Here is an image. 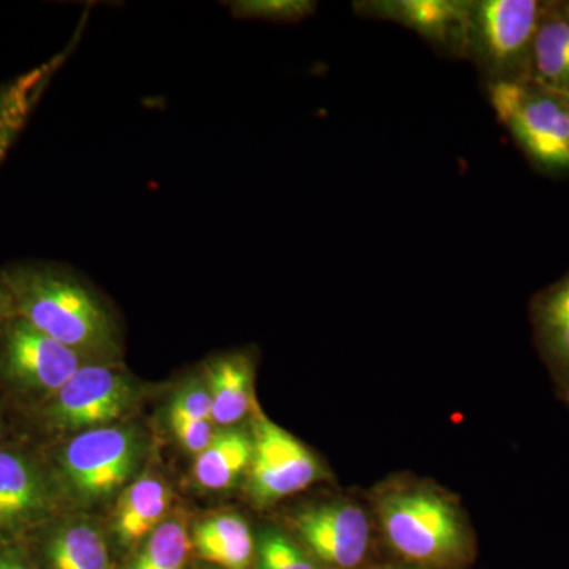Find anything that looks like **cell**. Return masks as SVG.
Masks as SVG:
<instances>
[{
    "mask_svg": "<svg viewBox=\"0 0 569 569\" xmlns=\"http://www.w3.org/2000/svg\"><path fill=\"white\" fill-rule=\"evenodd\" d=\"M372 516L391 549L415 567L459 569L475 552L466 512L429 481L395 478L376 489Z\"/></svg>",
    "mask_w": 569,
    "mask_h": 569,
    "instance_id": "1",
    "label": "cell"
},
{
    "mask_svg": "<svg viewBox=\"0 0 569 569\" xmlns=\"http://www.w3.org/2000/svg\"><path fill=\"white\" fill-rule=\"evenodd\" d=\"M6 284L18 317L62 346L99 358L118 350L110 313L73 277L50 268H22L9 272Z\"/></svg>",
    "mask_w": 569,
    "mask_h": 569,
    "instance_id": "2",
    "label": "cell"
},
{
    "mask_svg": "<svg viewBox=\"0 0 569 569\" xmlns=\"http://www.w3.org/2000/svg\"><path fill=\"white\" fill-rule=\"evenodd\" d=\"M498 121L541 173L569 176V99L531 81L486 84Z\"/></svg>",
    "mask_w": 569,
    "mask_h": 569,
    "instance_id": "3",
    "label": "cell"
},
{
    "mask_svg": "<svg viewBox=\"0 0 569 569\" xmlns=\"http://www.w3.org/2000/svg\"><path fill=\"white\" fill-rule=\"evenodd\" d=\"M546 2L477 0L471 2L467 59L490 82L529 81L531 47Z\"/></svg>",
    "mask_w": 569,
    "mask_h": 569,
    "instance_id": "4",
    "label": "cell"
},
{
    "mask_svg": "<svg viewBox=\"0 0 569 569\" xmlns=\"http://www.w3.org/2000/svg\"><path fill=\"white\" fill-rule=\"evenodd\" d=\"M141 458L142 440L132 427L86 430L63 449V479L84 503L104 500L133 477Z\"/></svg>",
    "mask_w": 569,
    "mask_h": 569,
    "instance_id": "5",
    "label": "cell"
},
{
    "mask_svg": "<svg viewBox=\"0 0 569 569\" xmlns=\"http://www.w3.org/2000/svg\"><path fill=\"white\" fill-rule=\"evenodd\" d=\"M291 526L321 567L359 569L372 550V511L350 498H331L299 508L291 516Z\"/></svg>",
    "mask_w": 569,
    "mask_h": 569,
    "instance_id": "6",
    "label": "cell"
},
{
    "mask_svg": "<svg viewBox=\"0 0 569 569\" xmlns=\"http://www.w3.org/2000/svg\"><path fill=\"white\" fill-rule=\"evenodd\" d=\"M253 458L247 471V489L260 507L296 496L325 478L317 456L290 432L264 415L252 426Z\"/></svg>",
    "mask_w": 569,
    "mask_h": 569,
    "instance_id": "7",
    "label": "cell"
},
{
    "mask_svg": "<svg viewBox=\"0 0 569 569\" xmlns=\"http://www.w3.org/2000/svg\"><path fill=\"white\" fill-rule=\"evenodd\" d=\"M134 399L129 378L108 366H81L54 395L50 418L63 430L99 429L122 417Z\"/></svg>",
    "mask_w": 569,
    "mask_h": 569,
    "instance_id": "8",
    "label": "cell"
},
{
    "mask_svg": "<svg viewBox=\"0 0 569 569\" xmlns=\"http://www.w3.org/2000/svg\"><path fill=\"white\" fill-rule=\"evenodd\" d=\"M353 9L410 29L445 54L467 58L471 0H369L353 3Z\"/></svg>",
    "mask_w": 569,
    "mask_h": 569,
    "instance_id": "9",
    "label": "cell"
},
{
    "mask_svg": "<svg viewBox=\"0 0 569 569\" xmlns=\"http://www.w3.org/2000/svg\"><path fill=\"white\" fill-rule=\"evenodd\" d=\"M6 362L18 383L54 395L82 366L80 353L20 317L6 329Z\"/></svg>",
    "mask_w": 569,
    "mask_h": 569,
    "instance_id": "10",
    "label": "cell"
},
{
    "mask_svg": "<svg viewBox=\"0 0 569 569\" xmlns=\"http://www.w3.org/2000/svg\"><path fill=\"white\" fill-rule=\"evenodd\" d=\"M535 343L563 400L569 397V271L530 306Z\"/></svg>",
    "mask_w": 569,
    "mask_h": 569,
    "instance_id": "11",
    "label": "cell"
},
{
    "mask_svg": "<svg viewBox=\"0 0 569 569\" xmlns=\"http://www.w3.org/2000/svg\"><path fill=\"white\" fill-rule=\"evenodd\" d=\"M529 81L569 97V2H546L531 47Z\"/></svg>",
    "mask_w": 569,
    "mask_h": 569,
    "instance_id": "12",
    "label": "cell"
},
{
    "mask_svg": "<svg viewBox=\"0 0 569 569\" xmlns=\"http://www.w3.org/2000/svg\"><path fill=\"white\" fill-rule=\"evenodd\" d=\"M252 458V432L238 427H224L216 432L209 447L197 456L194 481L209 490L231 488L239 478L247 477Z\"/></svg>",
    "mask_w": 569,
    "mask_h": 569,
    "instance_id": "13",
    "label": "cell"
},
{
    "mask_svg": "<svg viewBox=\"0 0 569 569\" xmlns=\"http://www.w3.org/2000/svg\"><path fill=\"white\" fill-rule=\"evenodd\" d=\"M213 425L233 427L253 408V367L246 356L219 359L209 370Z\"/></svg>",
    "mask_w": 569,
    "mask_h": 569,
    "instance_id": "14",
    "label": "cell"
},
{
    "mask_svg": "<svg viewBox=\"0 0 569 569\" xmlns=\"http://www.w3.org/2000/svg\"><path fill=\"white\" fill-rule=\"evenodd\" d=\"M171 503L170 488L162 479L144 477L127 488L116 511V531L123 545L148 538L167 516Z\"/></svg>",
    "mask_w": 569,
    "mask_h": 569,
    "instance_id": "15",
    "label": "cell"
},
{
    "mask_svg": "<svg viewBox=\"0 0 569 569\" xmlns=\"http://www.w3.org/2000/svg\"><path fill=\"white\" fill-rule=\"evenodd\" d=\"M193 545L201 559L227 569H247L257 541L241 516L223 515L204 520L193 531Z\"/></svg>",
    "mask_w": 569,
    "mask_h": 569,
    "instance_id": "16",
    "label": "cell"
},
{
    "mask_svg": "<svg viewBox=\"0 0 569 569\" xmlns=\"http://www.w3.org/2000/svg\"><path fill=\"white\" fill-rule=\"evenodd\" d=\"M43 503L36 471L24 459L0 451V523L28 518Z\"/></svg>",
    "mask_w": 569,
    "mask_h": 569,
    "instance_id": "17",
    "label": "cell"
},
{
    "mask_svg": "<svg viewBox=\"0 0 569 569\" xmlns=\"http://www.w3.org/2000/svg\"><path fill=\"white\" fill-rule=\"evenodd\" d=\"M48 559L51 569H110L102 533L86 522L59 530L51 539Z\"/></svg>",
    "mask_w": 569,
    "mask_h": 569,
    "instance_id": "18",
    "label": "cell"
},
{
    "mask_svg": "<svg viewBox=\"0 0 569 569\" xmlns=\"http://www.w3.org/2000/svg\"><path fill=\"white\" fill-rule=\"evenodd\" d=\"M190 539L178 519L164 520L152 531L133 563V569H183Z\"/></svg>",
    "mask_w": 569,
    "mask_h": 569,
    "instance_id": "19",
    "label": "cell"
},
{
    "mask_svg": "<svg viewBox=\"0 0 569 569\" xmlns=\"http://www.w3.org/2000/svg\"><path fill=\"white\" fill-rule=\"evenodd\" d=\"M258 569H323L305 549L279 530H266L257 539Z\"/></svg>",
    "mask_w": 569,
    "mask_h": 569,
    "instance_id": "20",
    "label": "cell"
},
{
    "mask_svg": "<svg viewBox=\"0 0 569 569\" xmlns=\"http://www.w3.org/2000/svg\"><path fill=\"white\" fill-rule=\"evenodd\" d=\"M40 77L41 73L29 74L0 91V160L24 122Z\"/></svg>",
    "mask_w": 569,
    "mask_h": 569,
    "instance_id": "21",
    "label": "cell"
},
{
    "mask_svg": "<svg viewBox=\"0 0 569 569\" xmlns=\"http://www.w3.org/2000/svg\"><path fill=\"white\" fill-rule=\"evenodd\" d=\"M236 17L277 22L301 21L317 9L309 0H249L233 3Z\"/></svg>",
    "mask_w": 569,
    "mask_h": 569,
    "instance_id": "22",
    "label": "cell"
},
{
    "mask_svg": "<svg viewBox=\"0 0 569 569\" xmlns=\"http://www.w3.org/2000/svg\"><path fill=\"white\" fill-rule=\"evenodd\" d=\"M171 417H183L193 419H212V402L208 388L203 385L192 383L183 388L178 396L174 397L170 410Z\"/></svg>",
    "mask_w": 569,
    "mask_h": 569,
    "instance_id": "23",
    "label": "cell"
},
{
    "mask_svg": "<svg viewBox=\"0 0 569 569\" xmlns=\"http://www.w3.org/2000/svg\"><path fill=\"white\" fill-rule=\"evenodd\" d=\"M170 422L182 447L197 456L209 447L213 436H216V432H213V421L171 417L170 415Z\"/></svg>",
    "mask_w": 569,
    "mask_h": 569,
    "instance_id": "24",
    "label": "cell"
},
{
    "mask_svg": "<svg viewBox=\"0 0 569 569\" xmlns=\"http://www.w3.org/2000/svg\"><path fill=\"white\" fill-rule=\"evenodd\" d=\"M0 569H31L9 553H0Z\"/></svg>",
    "mask_w": 569,
    "mask_h": 569,
    "instance_id": "25",
    "label": "cell"
},
{
    "mask_svg": "<svg viewBox=\"0 0 569 569\" xmlns=\"http://www.w3.org/2000/svg\"><path fill=\"white\" fill-rule=\"evenodd\" d=\"M408 569H426V568H418V567H415V568H408Z\"/></svg>",
    "mask_w": 569,
    "mask_h": 569,
    "instance_id": "26",
    "label": "cell"
},
{
    "mask_svg": "<svg viewBox=\"0 0 569 569\" xmlns=\"http://www.w3.org/2000/svg\"><path fill=\"white\" fill-rule=\"evenodd\" d=\"M567 402L569 403V397H568V399H567Z\"/></svg>",
    "mask_w": 569,
    "mask_h": 569,
    "instance_id": "27",
    "label": "cell"
},
{
    "mask_svg": "<svg viewBox=\"0 0 569 569\" xmlns=\"http://www.w3.org/2000/svg\"><path fill=\"white\" fill-rule=\"evenodd\" d=\"M568 99H569V97H568Z\"/></svg>",
    "mask_w": 569,
    "mask_h": 569,
    "instance_id": "28",
    "label": "cell"
}]
</instances>
